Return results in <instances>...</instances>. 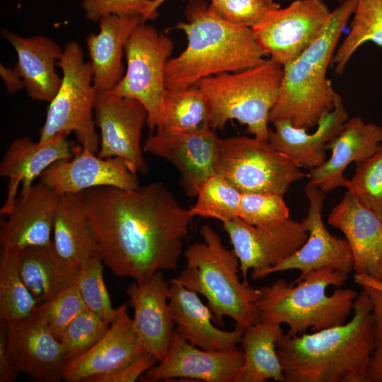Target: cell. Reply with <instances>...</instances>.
I'll list each match as a JSON object with an SVG mask.
<instances>
[{
    "label": "cell",
    "instance_id": "obj_35",
    "mask_svg": "<svg viewBox=\"0 0 382 382\" xmlns=\"http://www.w3.org/2000/svg\"><path fill=\"white\" fill-rule=\"evenodd\" d=\"M197 201L189 211L195 216L226 222L238 216L241 192L224 177L215 173L200 186Z\"/></svg>",
    "mask_w": 382,
    "mask_h": 382
},
{
    "label": "cell",
    "instance_id": "obj_42",
    "mask_svg": "<svg viewBox=\"0 0 382 382\" xmlns=\"http://www.w3.org/2000/svg\"><path fill=\"white\" fill-rule=\"evenodd\" d=\"M152 0H83L82 7L86 18L97 22L103 16L140 17L144 21Z\"/></svg>",
    "mask_w": 382,
    "mask_h": 382
},
{
    "label": "cell",
    "instance_id": "obj_33",
    "mask_svg": "<svg viewBox=\"0 0 382 382\" xmlns=\"http://www.w3.org/2000/svg\"><path fill=\"white\" fill-rule=\"evenodd\" d=\"M18 252L2 248L1 253L0 319L6 323L29 317L38 305L21 277Z\"/></svg>",
    "mask_w": 382,
    "mask_h": 382
},
{
    "label": "cell",
    "instance_id": "obj_21",
    "mask_svg": "<svg viewBox=\"0 0 382 382\" xmlns=\"http://www.w3.org/2000/svg\"><path fill=\"white\" fill-rule=\"evenodd\" d=\"M169 289L162 271L156 272L146 282H134L125 289L134 308L133 325L139 342L158 361L166 356L175 330Z\"/></svg>",
    "mask_w": 382,
    "mask_h": 382
},
{
    "label": "cell",
    "instance_id": "obj_49",
    "mask_svg": "<svg viewBox=\"0 0 382 382\" xmlns=\"http://www.w3.org/2000/svg\"><path fill=\"white\" fill-rule=\"evenodd\" d=\"M375 277H376L378 279L382 281V257H381V259L380 260V262L378 264L376 275Z\"/></svg>",
    "mask_w": 382,
    "mask_h": 382
},
{
    "label": "cell",
    "instance_id": "obj_11",
    "mask_svg": "<svg viewBox=\"0 0 382 382\" xmlns=\"http://www.w3.org/2000/svg\"><path fill=\"white\" fill-rule=\"evenodd\" d=\"M330 15L331 11L323 0H294L286 7L274 11L251 30L266 54L283 66L318 38Z\"/></svg>",
    "mask_w": 382,
    "mask_h": 382
},
{
    "label": "cell",
    "instance_id": "obj_2",
    "mask_svg": "<svg viewBox=\"0 0 382 382\" xmlns=\"http://www.w3.org/2000/svg\"><path fill=\"white\" fill-rule=\"evenodd\" d=\"M347 323L313 333H286L276 347L284 382H369L374 348L373 305L367 291L357 295Z\"/></svg>",
    "mask_w": 382,
    "mask_h": 382
},
{
    "label": "cell",
    "instance_id": "obj_32",
    "mask_svg": "<svg viewBox=\"0 0 382 382\" xmlns=\"http://www.w3.org/2000/svg\"><path fill=\"white\" fill-rule=\"evenodd\" d=\"M209 128H211L209 104L198 87L166 89L161 120L156 130L186 133Z\"/></svg>",
    "mask_w": 382,
    "mask_h": 382
},
{
    "label": "cell",
    "instance_id": "obj_5",
    "mask_svg": "<svg viewBox=\"0 0 382 382\" xmlns=\"http://www.w3.org/2000/svg\"><path fill=\"white\" fill-rule=\"evenodd\" d=\"M348 274L331 268L314 270L294 282L279 279L260 288V321L286 324L288 336L317 332L345 323L357 292L341 289Z\"/></svg>",
    "mask_w": 382,
    "mask_h": 382
},
{
    "label": "cell",
    "instance_id": "obj_8",
    "mask_svg": "<svg viewBox=\"0 0 382 382\" xmlns=\"http://www.w3.org/2000/svg\"><path fill=\"white\" fill-rule=\"evenodd\" d=\"M57 65L62 71L60 87L47 108L38 141L60 132H74L80 146L97 154L100 141L95 129L93 110L97 91L90 62L74 41L68 42Z\"/></svg>",
    "mask_w": 382,
    "mask_h": 382
},
{
    "label": "cell",
    "instance_id": "obj_46",
    "mask_svg": "<svg viewBox=\"0 0 382 382\" xmlns=\"http://www.w3.org/2000/svg\"><path fill=\"white\" fill-rule=\"evenodd\" d=\"M0 75L9 93H16L24 88L23 81L15 67L12 69L1 64Z\"/></svg>",
    "mask_w": 382,
    "mask_h": 382
},
{
    "label": "cell",
    "instance_id": "obj_51",
    "mask_svg": "<svg viewBox=\"0 0 382 382\" xmlns=\"http://www.w3.org/2000/svg\"><path fill=\"white\" fill-rule=\"evenodd\" d=\"M335 1H337V2H339L340 4V3H342V2H344V1H345L347 0H335Z\"/></svg>",
    "mask_w": 382,
    "mask_h": 382
},
{
    "label": "cell",
    "instance_id": "obj_12",
    "mask_svg": "<svg viewBox=\"0 0 382 382\" xmlns=\"http://www.w3.org/2000/svg\"><path fill=\"white\" fill-rule=\"evenodd\" d=\"M240 262L243 279L252 270L253 279L284 261L306 241L308 233L301 222L289 218L255 226L239 217L223 223Z\"/></svg>",
    "mask_w": 382,
    "mask_h": 382
},
{
    "label": "cell",
    "instance_id": "obj_47",
    "mask_svg": "<svg viewBox=\"0 0 382 382\" xmlns=\"http://www.w3.org/2000/svg\"><path fill=\"white\" fill-rule=\"evenodd\" d=\"M354 280L355 283L361 286H370L382 291V281L375 277L366 274L356 273L354 275Z\"/></svg>",
    "mask_w": 382,
    "mask_h": 382
},
{
    "label": "cell",
    "instance_id": "obj_34",
    "mask_svg": "<svg viewBox=\"0 0 382 382\" xmlns=\"http://www.w3.org/2000/svg\"><path fill=\"white\" fill-rule=\"evenodd\" d=\"M351 29L333 56L331 64L340 75L354 53L365 42L382 48V0H357Z\"/></svg>",
    "mask_w": 382,
    "mask_h": 382
},
{
    "label": "cell",
    "instance_id": "obj_48",
    "mask_svg": "<svg viewBox=\"0 0 382 382\" xmlns=\"http://www.w3.org/2000/svg\"><path fill=\"white\" fill-rule=\"evenodd\" d=\"M166 0H152L148 14H147V20H152L156 18V17L158 15L157 9L158 8L163 4Z\"/></svg>",
    "mask_w": 382,
    "mask_h": 382
},
{
    "label": "cell",
    "instance_id": "obj_43",
    "mask_svg": "<svg viewBox=\"0 0 382 382\" xmlns=\"http://www.w3.org/2000/svg\"><path fill=\"white\" fill-rule=\"evenodd\" d=\"M373 305L374 348L368 366L369 382H382V291L364 286Z\"/></svg>",
    "mask_w": 382,
    "mask_h": 382
},
{
    "label": "cell",
    "instance_id": "obj_3",
    "mask_svg": "<svg viewBox=\"0 0 382 382\" xmlns=\"http://www.w3.org/2000/svg\"><path fill=\"white\" fill-rule=\"evenodd\" d=\"M185 14L186 21L176 28L185 33L187 45L166 64V89L188 88L202 79L243 71L265 60L251 28L226 21L204 0H190Z\"/></svg>",
    "mask_w": 382,
    "mask_h": 382
},
{
    "label": "cell",
    "instance_id": "obj_25",
    "mask_svg": "<svg viewBox=\"0 0 382 382\" xmlns=\"http://www.w3.org/2000/svg\"><path fill=\"white\" fill-rule=\"evenodd\" d=\"M328 221L344 233L356 273L376 277L382 257V219L347 191L332 209Z\"/></svg>",
    "mask_w": 382,
    "mask_h": 382
},
{
    "label": "cell",
    "instance_id": "obj_31",
    "mask_svg": "<svg viewBox=\"0 0 382 382\" xmlns=\"http://www.w3.org/2000/svg\"><path fill=\"white\" fill-rule=\"evenodd\" d=\"M283 335L278 323L260 321L248 328L241 340L244 363L234 382H284L276 347Z\"/></svg>",
    "mask_w": 382,
    "mask_h": 382
},
{
    "label": "cell",
    "instance_id": "obj_18",
    "mask_svg": "<svg viewBox=\"0 0 382 382\" xmlns=\"http://www.w3.org/2000/svg\"><path fill=\"white\" fill-rule=\"evenodd\" d=\"M238 347L220 351L199 349L174 330L166 356L146 372L149 381L185 378L207 382H234L244 363Z\"/></svg>",
    "mask_w": 382,
    "mask_h": 382
},
{
    "label": "cell",
    "instance_id": "obj_50",
    "mask_svg": "<svg viewBox=\"0 0 382 382\" xmlns=\"http://www.w3.org/2000/svg\"><path fill=\"white\" fill-rule=\"evenodd\" d=\"M211 1V4H219V3H222V2H224L227 0H210Z\"/></svg>",
    "mask_w": 382,
    "mask_h": 382
},
{
    "label": "cell",
    "instance_id": "obj_19",
    "mask_svg": "<svg viewBox=\"0 0 382 382\" xmlns=\"http://www.w3.org/2000/svg\"><path fill=\"white\" fill-rule=\"evenodd\" d=\"M146 352L135 332L127 306L115 308L114 317L104 336L81 355L66 361L63 379L86 382L93 376L106 374L127 366Z\"/></svg>",
    "mask_w": 382,
    "mask_h": 382
},
{
    "label": "cell",
    "instance_id": "obj_7",
    "mask_svg": "<svg viewBox=\"0 0 382 382\" xmlns=\"http://www.w3.org/2000/svg\"><path fill=\"white\" fill-rule=\"evenodd\" d=\"M282 76L283 66L270 58L254 67L200 80L195 86L207 100L211 128L222 129L228 120H236L254 137L268 141L270 113Z\"/></svg>",
    "mask_w": 382,
    "mask_h": 382
},
{
    "label": "cell",
    "instance_id": "obj_6",
    "mask_svg": "<svg viewBox=\"0 0 382 382\" xmlns=\"http://www.w3.org/2000/svg\"><path fill=\"white\" fill-rule=\"evenodd\" d=\"M200 234L203 242H195L186 249V266L170 283L204 296L219 325L224 326L223 318L228 316L245 331L260 321L256 306L260 289L252 287L248 279H240L238 257L233 249L223 245L211 226H202Z\"/></svg>",
    "mask_w": 382,
    "mask_h": 382
},
{
    "label": "cell",
    "instance_id": "obj_20",
    "mask_svg": "<svg viewBox=\"0 0 382 382\" xmlns=\"http://www.w3.org/2000/svg\"><path fill=\"white\" fill-rule=\"evenodd\" d=\"M67 132H60L44 142H34L27 136L14 139L0 163V175L8 179L6 199L0 214L6 215L15 207L18 197H25L34 180L53 163L69 160L72 149Z\"/></svg>",
    "mask_w": 382,
    "mask_h": 382
},
{
    "label": "cell",
    "instance_id": "obj_37",
    "mask_svg": "<svg viewBox=\"0 0 382 382\" xmlns=\"http://www.w3.org/2000/svg\"><path fill=\"white\" fill-rule=\"evenodd\" d=\"M103 260L96 255L81 270L76 284L88 310L110 323L115 308L106 289L103 274Z\"/></svg>",
    "mask_w": 382,
    "mask_h": 382
},
{
    "label": "cell",
    "instance_id": "obj_39",
    "mask_svg": "<svg viewBox=\"0 0 382 382\" xmlns=\"http://www.w3.org/2000/svg\"><path fill=\"white\" fill-rule=\"evenodd\" d=\"M238 217L252 225H265L289 219V209L281 195L243 192Z\"/></svg>",
    "mask_w": 382,
    "mask_h": 382
},
{
    "label": "cell",
    "instance_id": "obj_16",
    "mask_svg": "<svg viewBox=\"0 0 382 382\" xmlns=\"http://www.w3.org/2000/svg\"><path fill=\"white\" fill-rule=\"evenodd\" d=\"M6 323L8 349L14 367L37 381H61L66 353L38 306L29 317Z\"/></svg>",
    "mask_w": 382,
    "mask_h": 382
},
{
    "label": "cell",
    "instance_id": "obj_40",
    "mask_svg": "<svg viewBox=\"0 0 382 382\" xmlns=\"http://www.w3.org/2000/svg\"><path fill=\"white\" fill-rule=\"evenodd\" d=\"M37 306L48 328L59 340L69 324L87 309L76 284L64 289L52 301Z\"/></svg>",
    "mask_w": 382,
    "mask_h": 382
},
{
    "label": "cell",
    "instance_id": "obj_44",
    "mask_svg": "<svg viewBox=\"0 0 382 382\" xmlns=\"http://www.w3.org/2000/svg\"><path fill=\"white\" fill-rule=\"evenodd\" d=\"M158 362L148 352L117 371L89 378L86 382H134Z\"/></svg>",
    "mask_w": 382,
    "mask_h": 382
},
{
    "label": "cell",
    "instance_id": "obj_17",
    "mask_svg": "<svg viewBox=\"0 0 382 382\" xmlns=\"http://www.w3.org/2000/svg\"><path fill=\"white\" fill-rule=\"evenodd\" d=\"M73 157L51 164L40 175V180L57 194H79L102 186L124 190L139 187L137 174L132 172L119 157L101 158L82 146L72 149Z\"/></svg>",
    "mask_w": 382,
    "mask_h": 382
},
{
    "label": "cell",
    "instance_id": "obj_28",
    "mask_svg": "<svg viewBox=\"0 0 382 382\" xmlns=\"http://www.w3.org/2000/svg\"><path fill=\"white\" fill-rule=\"evenodd\" d=\"M100 31L86 38L91 57L93 83L98 92L110 91L124 76L125 45L136 27L145 21L140 17L103 16Z\"/></svg>",
    "mask_w": 382,
    "mask_h": 382
},
{
    "label": "cell",
    "instance_id": "obj_15",
    "mask_svg": "<svg viewBox=\"0 0 382 382\" xmlns=\"http://www.w3.org/2000/svg\"><path fill=\"white\" fill-rule=\"evenodd\" d=\"M220 140L212 128L186 133L156 130L146 139L143 150L173 165L180 174L184 192L193 197L216 173Z\"/></svg>",
    "mask_w": 382,
    "mask_h": 382
},
{
    "label": "cell",
    "instance_id": "obj_4",
    "mask_svg": "<svg viewBox=\"0 0 382 382\" xmlns=\"http://www.w3.org/2000/svg\"><path fill=\"white\" fill-rule=\"evenodd\" d=\"M357 0L340 3L333 11L318 38L299 57L283 65L278 99L270 111V122L288 120L293 126L308 130L334 108L337 96L327 76L339 40Z\"/></svg>",
    "mask_w": 382,
    "mask_h": 382
},
{
    "label": "cell",
    "instance_id": "obj_27",
    "mask_svg": "<svg viewBox=\"0 0 382 382\" xmlns=\"http://www.w3.org/2000/svg\"><path fill=\"white\" fill-rule=\"evenodd\" d=\"M2 35L17 53L18 62L15 68L23 81L29 97L51 102L62 83L55 66L63 50L56 42L45 36L25 37L10 30H3Z\"/></svg>",
    "mask_w": 382,
    "mask_h": 382
},
{
    "label": "cell",
    "instance_id": "obj_29",
    "mask_svg": "<svg viewBox=\"0 0 382 382\" xmlns=\"http://www.w3.org/2000/svg\"><path fill=\"white\" fill-rule=\"evenodd\" d=\"M53 231L55 250L71 267L81 271L98 254L95 236L79 194L61 195Z\"/></svg>",
    "mask_w": 382,
    "mask_h": 382
},
{
    "label": "cell",
    "instance_id": "obj_23",
    "mask_svg": "<svg viewBox=\"0 0 382 382\" xmlns=\"http://www.w3.org/2000/svg\"><path fill=\"white\" fill-rule=\"evenodd\" d=\"M349 118L338 93L333 109L320 120L314 132L308 133L303 128L293 126L288 120L279 119L272 122L274 130L270 129L268 141L298 167L316 168L328 159V143L340 133Z\"/></svg>",
    "mask_w": 382,
    "mask_h": 382
},
{
    "label": "cell",
    "instance_id": "obj_45",
    "mask_svg": "<svg viewBox=\"0 0 382 382\" xmlns=\"http://www.w3.org/2000/svg\"><path fill=\"white\" fill-rule=\"evenodd\" d=\"M20 372L12 364L8 349L7 323H0V382H12Z\"/></svg>",
    "mask_w": 382,
    "mask_h": 382
},
{
    "label": "cell",
    "instance_id": "obj_24",
    "mask_svg": "<svg viewBox=\"0 0 382 382\" xmlns=\"http://www.w3.org/2000/svg\"><path fill=\"white\" fill-rule=\"evenodd\" d=\"M382 127L365 122L359 116L349 118L340 133L328 144L331 156L320 166L310 170L308 183L325 193L344 187V172L349 164L374 155L381 146Z\"/></svg>",
    "mask_w": 382,
    "mask_h": 382
},
{
    "label": "cell",
    "instance_id": "obj_13",
    "mask_svg": "<svg viewBox=\"0 0 382 382\" xmlns=\"http://www.w3.org/2000/svg\"><path fill=\"white\" fill-rule=\"evenodd\" d=\"M94 112L100 131L98 156L121 158L132 172L145 174L148 166L140 144L148 117L144 106L133 98L97 91Z\"/></svg>",
    "mask_w": 382,
    "mask_h": 382
},
{
    "label": "cell",
    "instance_id": "obj_14",
    "mask_svg": "<svg viewBox=\"0 0 382 382\" xmlns=\"http://www.w3.org/2000/svg\"><path fill=\"white\" fill-rule=\"evenodd\" d=\"M304 191L308 200V209L307 216L301 222L308 233L306 241L288 258L262 272L258 279L289 270H299V277L325 267L346 274L354 270V257L347 241L331 235L323 223L322 211L325 192L308 183Z\"/></svg>",
    "mask_w": 382,
    "mask_h": 382
},
{
    "label": "cell",
    "instance_id": "obj_26",
    "mask_svg": "<svg viewBox=\"0 0 382 382\" xmlns=\"http://www.w3.org/2000/svg\"><path fill=\"white\" fill-rule=\"evenodd\" d=\"M169 306L175 331L190 343L207 351L232 349L241 342L243 330L226 331L214 326V316L198 294L182 285L170 283Z\"/></svg>",
    "mask_w": 382,
    "mask_h": 382
},
{
    "label": "cell",
    "instance_id": "obj_9",
    "mask_svg": "<svg viewBox=\"0 0 382 382\" xmlns=\"http://www.w3.org/2000/svg\"><path fill=\"white\" fill-rule=\"evenodd\" d=\"M215 173L241 193L272 192L284 196L304 173L268 141L245 136L221 139Z\"/></svg>",
    "mask_w": 382,
    "mask_h": 382
},
{
    "label": "cell",
    "instance_id": "obj_41",
    "mask_svg": "<svg viewBox=\"0 0 382 382\" xmlns=\"http://www.w3.org/2000/svg\"><path fill=\"white\" fill-rule=\"evenodd\" d=\"M209 7L226 21L250 28L261 24L274 11L281 8L274 0H227L210 4Z\"/></svg>",
    "mask_w": 382,
    "mask_h": 382
},
{
    "label": "cell",
    "instance_id": "obj_22",
    "mask_svg": "<svg viewBox=\"0 0 382 382\" xmlns=\"http://www.w3.org/2000/svg\"><path fill=\"white\" fill-rule=\"evenodd\" d=\"M61 195L40 180L0 222L2 248L21 250L50 244L56 212Z\"/></svg>",
    "mask_w": 382,
    "mask_h": 382
},
{
    "label": "cell",
    "instance_id": "obj_36",
    "mask_svg": "<svg viewBox=\"0 0 382 382\" xmlns=\"http://www.w3.org/2000/svg\"><path fill=\"white\" fill-rule=\"evenodd\" d=\"M356 165L353 177L345 180L344 187L382 219V145Z\"/></svg>",
    "mask_w": 382,
    "mask_h": 382
},
{
    "label": "cell",
    "instance_id": "obj_30",
    "mask_svg": "<svg viewBox=\"0 0 382 382\" xmlns=\"http://www.w3.org/2000/svg\"><path fill=\"white\" fill-rule=\"evenodd\" d=\"M18 260L21 277L38 305L75 284L81 272L59 257L53 242L19 250Z\"/></svg>",
    "mask_w": 382,
    "mask_h": 382
},
{
    "label": "cell",
    "instance_id": "obj_1",
    "mask_svg": "<svg viewBox=\"0 0 382 382\" xmlns=\"http://www.w3.org/2000/svg\"><path fill=\"white\" fill-rule=\"evenodd\" d=\"M104 264L137 282L175 270L194 217L161 182L124 190L112 186L79 193Z\"/></svg>",
    "mask_w": 382,
    "mask_h": 382
},
{
    "label": "cell",
    "instance_id": "obj_38",
    "mask_svg": "<svg viewBox=\"0 0 382 382\" xmlns=\"http://www.w3.org/2000/svg\"><path fill=\"white\" fill-rule=\"evenodd\" d=\"M110 324L88 309L79 313L69 324L59 340L66 361L93 347L104 336Z\"/></svg>",
    "mask_w": 382,
    "mask_h": 382
},
{
    "label": "cell",
    "instance_id": "obj_10",
    "mask_svg": "<svg viewBox=\"0 0 382 382\" xmlns=\"http://www.w3.org/2000/svg\"><path fill=\"white\" fill-rule=\"evenodd\" d=\"M170 37L144 23L138 25L125 45L127 70L110 93L139 101L147 111L151 132L159 124L166 91L165 69L173 50Z\"/></svg>",
    "mask_w": 382,
    "mask_h": 382
}]
</instances>
